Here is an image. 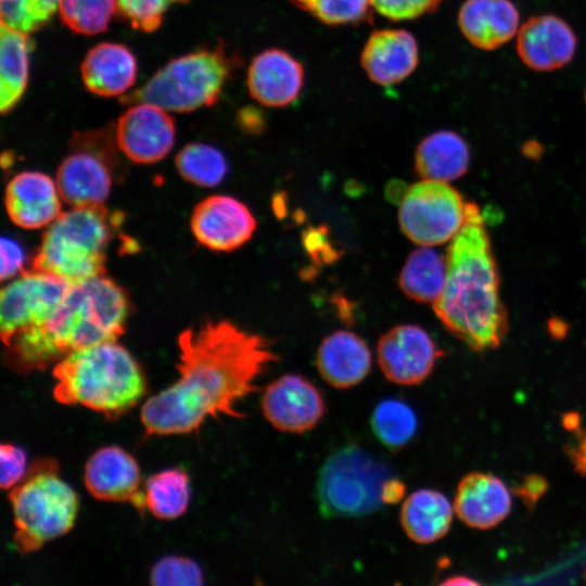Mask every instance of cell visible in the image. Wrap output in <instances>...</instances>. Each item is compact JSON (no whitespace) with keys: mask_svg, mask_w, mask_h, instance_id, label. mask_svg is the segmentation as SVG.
Here are the masks:
<instances>
[{"mask_svg":"<svg viewBox=\"0 0 586 586\" xmlns=\"http://www.w3.org/2000/svg\"><path fill=\"white\" fill-rule=\"evenodd\" d=\"M520 11L511 0H464L457 13L461 35L474 48L494 51L515 38Z\"/></svg>","mask_w":586,"mask_h":586,"instance_id":"21","label":"cell"},{"mask_svg":"<svg viewBox=\"0 0 586 586\" xmlns=\"http://www.w3.org/2000/svg\"><path fill=\"white\" fill-rule=\"evenodd\" d=\"M84 482L95 499L131 502L140 511L145 509L139 464L120 447L105 446L95 450L86 462Z\"/></svg>","mask_w":586,"mask_h":586,"instance_id":"17","label":"cell"},{"mask_svg":"<svg viewBox=\"0 0 586 586\" xmlns=\"http://www.w3.org/2000/svg\"><path fill=\"white\" fill-rule=\"evenodd\" d=\"M372 366L371 351L358 334L339 330L326 336L318 347L316 367L332 387L347 390L361 383Z\"/></svg>","mask_w":586,"mask_h":586,"instance_id":"23","label":"cell"},{"mask_svg":"<svg viewBox=\"0 0 586 586\" xmlns=\"http://www.w3.org/2000/svg\"><path fill=\"white\" fill-rule=\"evenodd\" d=\"M58 7L59 0H0L1 23L30 34L43 27Z\"/></svg>","mask_w":586,"mask_h":586,"instance_id":"34","label":"cell"},{"mask_svg":"<svg viewBox=\"0 0 586 586\" xmlns=\"http://www.w3.org/2000/svg\"><path fill=\"white\" fill-rule=\"evenodd\" d=\"M260 409L276 430L303 434L321 421L326 413V402L311 381L301 374L286 373L265 387Z\"/></svg>","mask_w":586,"mask_h":586,"instance_id":"12","label":"cell"},{"mask_svg":"<svg viewBox=\"0 0 586 586\" xmlns=\"http://www.w3.org/2000/svg\"><path fill=\"white\" fill-rule=\"evenodd\" d=\"M446 0H370L372 9L391 21H412L434 13Z\"/></svg>","mask_w":586,"mask_h":586,"instance_id":"37","label":"cell"},{"mask_svg":"<svg viewBox=\"0 0 586 586\" xmlns=\"http://www.w3.org/2000/svg\"><path fill=\"white\" fill-rule=\"evenodd\" d=\"M419 46L415 36L400 28L373 30L360 53V65L368 78L382 87L403 82L418 67Z\"/></svg>","mask_w":586,"mask_h":586,"instance_id":"19","label":"cell"},{"mask_svg":"<svg viewBox=\"0 0 586 586\" xmlns=\"http://www.w3.org/2000/svg\"><path fill=\"white\" fill-rule=\"evenodd\" d=\"M370 425L373 435L384 447L397 451L415 437L418 419L415 410L406 402L385 398L373 408Z\"/></svg>","mask_w":586,"mask_h":586,"instance_id":"30","label":"cell"},{"mask_svg":"<svg viewBox=\"0 0 586 586\" xmlns=\"http://www.w3.org/2000/svg\"><path fill=\"white\" fill-rule=\"evenodd\" d=\"M578 38L573 27L556 14H538L521 24L515 50L531 71L546 73L566 66L574 59Z\"/></svg>","mask_w":586,"mask_h":586,"instance_id":"15","label":"cell"},{"mask_svg":"<svg viewBox=\"0 0 586 586\" xmlns=\"http://www.w3.org/2000/svg\"><path fill=\"white\" fill-rule=\"evenodd\" d=\"M584 576H585V578H586V570H585V572H584Z\"/></svg>","mask_w":586,"mask_h":586,"instance_id":"47","label":"cell"},{"mask_svg":"<svg viewBox=\"0 0 586 586\" xmlns=\"http://www.w3.org/2000/svg\"><path fill=\"white\" fill-rule=\"evenodd\" d=\"M442 585H479V582L463 575H454L441 583Z\"/></svg>","mask_w":586,"mask_h":586,"instance_id":"44","label":"cell"},{"mask_svg":"<svg viewBox=\"0 0 586 586\" xmlns=\"http://www.w3.org/2000/svg\"><path fill=\"white\" fill-rule=\"evenodd\" d=\"M53 397L116 416L132 408L145 393L142 370L116 341L74 351L53 367Z\"/></svg>","mask_w":586,"mask_h":586,"instance_id":"4","label":"cell"},{"mask_svg":"<svg viewBox=\"0 0 586 586\" xmlns=\"http://www.w3.org/2000/svg\"><path fill=\"white\" fill-rule=\"evenodd\" d=\"M128 313L126 293L104 275L71 283L47 322L20 331L5 343L7 359L12 367L30 371L74 351L116 341Z\"/></svg>","mask_w":586,"mask_h":586,"instance_id":"3","label":"cell"},{"mask_svg":"<svg viewBox=\"0 0 586 586\" xmlns=\"http://www.w3.org/2000/svg\"><path fill=\"white\" fill-rule=\"evenodd\" d=\"M25 264V253L23 247L10 237L1 238V280L14 278L21 275Z\"/></svg>","mask_w":586,"mask_h":586,"instance_id":"39","label":"cell"},{"mask_svg":"<svg viewBox=\"0 0 586 586\" xmlns=\"http://www.w3.org/2000/svg\"><path fill=\"white\" fill-rule=\"evenodd\" d=\"M391 468L357 444L334 450L322 462L315 486L318 509L324 518H360L385 507L383 485Z\"/></svg>","mask_w":586,"mask_h":586,"instance_id":"8","label":"cell"},{"mask_svg":"<svg viewBox=\"0 0 586 586\" xmlns=\"http://www.w3.org/2000/svg\"><path fill=\"white\" fill-rule=\"evenodd\" d=\"M300 10L329 26H347L370 23V0H290Z\"/></svg>","mask_w":586,"mask_h":586,"instance_id":"33","label":"cell"},{"mask_svg":"<svg viewBox=\"0 0 586 586\" xmlns=\"http://www.w3.org/2000/svg\"><path fill=\"white\" fill-rule=\"evenodd\" d=\"M406 486L399 477L393 475L386 480L382 489L384 505H393L403 499Z\"/></svg>","mask_w":586,"mask_h":586,"instance_id":"43","label":"cell"},{"mask_svg":"<svg viewBox=\"0 0 586 586\" xmlns=\"http://www.w3.org/2000/svg\"><path fill=\"white\" fill-rule=\"evenodd\" d=\"M511 504L510 492L499 477L471 472L458 483L454 509L468 526L487 530L506 519Z\"/></svg>","mask_w":586,"mask_h":586,"instance_id":"22","label":"cell"},{"mask_svg":"<svg viewBox=\"0 0 586 586\" xmlns=\"http://www.w3.org/2000/svg\"><path fill=\"white\" fill-rule=\"evenodd\" d=\"M178 379L148 398L140 419L148 435L198 430L206 419L243 418L239 405L278 360L270 343L229 320L207 321L178 339Z\"/></svg>","mask_w":586,"mask_h":586,"instance_id":"1","label":"cell"},{"mask_svg":"<svg viewBox=\"0 0 586 586\" xmlns=\"http://www.w3.org/2000/svg\"><path fill=\"white\" fill-rule=\"evenodd\" d=\"M55 180L40 171H22L7 184L4 205L11 221L34 230L48 227L62 213Z\"/></svg>","mask_w":586,"mask_h":586,"instance_id":"20","label":"cell"},{"mask_svg":"<svg viewBox=\"0 0 586 586\" xmlns=\"http://www.w3.org/2000/svg\"><path fill=\"white\" fill-rule=\"evenodd\" d=\"M142 492L148 511L157 519L174 520L188 509L190 480L181 469H166L152 474Z\"/></svg>","mask_w":586,"mask_h":586,"instance_id":"29","label":"cell"},{"mask_svg":"<svg viewBox=\"0 0 586 586\" xmlns=\"http://www.w3.org/2000/svg\"><path fill=\"white\" fill-rule=\"evenodd\" d=\"M9 499L12 506L13 543L21 553L39 550L50 540L66 534L78 512V496L58 475L50 461L31 468L15 485Z\"/></svg>","mask_w":586,"mask_h":586,"instance_id":"7","label":"cell"},{"mask_svg":"<svg viewBox=\"0 0 586 586\" xmlns=\"http://www.w3.org/2000/svg\"><path fill=\"white\" fill-rule=\"evenodd\" d=\"M446 278V257L423 246L408 256L399 273V288L411 300L420 303H435L440 297Z\"/></svg>","mask_w":586,"mask_h":586,"instance_id":"28","label":"cell"},{"mask_svg":"<svg viewBox=\"0 0 586 586\" xmlns=\"http://www.w3.org/2000/svg\"><path fill=\"white\" fill-rule=\"evenodd\" d=\"M120 225V214L104 204L71 207L47 227L31 268L69 283L104 275Z\"/></svg>","mask_w":586,"mask_h":586,"instance_id":"5","label":"cell"},{"mask_svg":"<svg viewBox=\"0 0 586 586\" xmlns=\"http://www.w3.org/2000/svg\"><path fill=\"white\" fill-rule=\"evenodd\" d=\"M88 91L100 97H116L135 85L138 64L133 53L123 43L101 42L92 47L80 66Z\"/></svg>","mask_w":586,"mask_h":586,"instance_id":"24","label":"cell"},{"mask_svg":"<svg viewBox=\"0 0 586 586\" xmlns=\"http://www.w3.org/2000/svg\"><path fill=\"white\" fill-rule=\"evenodd\" d=\"M304 82L303 64L280 48H268L256 54L246 72L250 95L267 107H285L294 103Z\"/></svg>","mask_w":586,"mask_h":586,"instance_id":"18","label":"cell"},{"mask_svg":"<svg viewBox=\"0 0 586 586\" xmlns=\"http://www.w3.org/2000/svg\"><path fill=\"white\" fill-rule=\"evenodd\" d=\"M204 582L200 565L181 556H167L151 569L150 583L157 586H198Z\"/></svg>","mask_w":586,"mask_h":586,"instance_id":"36","label":"cell"},{"mask_svg":"<svg viewBox=\"0 0 586 586\" xmlns=\"http://www.w3.org/2000/svg\"><path fill=\"white\" fill-rule=\"evenodd\" d=\"M71 283L48 272L30 269L7 284L0 297L1 339L42 326L56 310Z\"/></svg>","mask_w":586,"mask_h":586,"instance_id":"11","label":"cell"},{"mask_svg":"<svg viewBox=\"0 0 586 586\" xmlns=\"http://www.w3.org/2000/svg\"><path fill=\"white\" fill-rule=\"evenodd\" d=\"M469 203L447 182L423 179L409 187L398 211L404 234L421 246L441 245L463 227Z\"/></svg>","mask_w":586,"mask_h":586,"instance_id":"9","label":"cell"},{"mask_svg":"<svg viewBox=\"0 0 586 586\" xmlns=\"http://www.w3.org/2000/svg\"><path fill=\"white\" fill-rule=\"evenodd\" d=\"M29 34L0 26V111L11 112L22 99L29 76Z\"/></svg>","mask_w":586,"mask_h":586,"instance_id":"27","label":"cell"},{"mask_svg":"<svg viewBox=\"0 0 586 586\" xmlns=\"http://www.w3.org/2000/svg\"><path fill=\"white\" fill-rule=\"evenodd\" d=\"M442 354L431 335L415 324L390 329L380 337L377 347L378 364L383 375L403 386L425 381Z\"/></svg>","mask_w":586,"mask_h":586,"instance_id":"13","label":"cell"},{"mask_svg":"<svg viewBox=\"0 0 586 586\" xmlns=\"http://www.w3.org/2000/svg\"><path fill=\"white\" fill-rule=\"evenodd\" d=\"M584 100H585V104H586V86H585V91H584Z\"/></svg>","mask_w":586,"mask_h":586,"instance_id":"46","label":"cell"},{"mask_svg":"<svg viewBox=\"0 0 586 586\" xmlns=\"http://www.w3.org/2000/svg\"><path fill=\"white\" fill-rule=\"evenodd\" d=\"M189 0H116L117 13L137 30L152 33L163 23L168 9Z\"/></svg>","mask_w":586,"mask_h":586,"instance_id":"35","label":"cell"},{"mask_svg":"<svg viewBox=\"0 0 586 586\" xmlns=\"http://www.w3.org/2000/svg\"><path fill=\"white\" fill-rule=\"evenodd\" d=\"M221 47L199 49L167 62L142 86L125 93V104L151 103L167 112L189 113L214 105L232 72Z\"/></svg>","mask_w":586,"mask_h":586,"instance_id":"6","label":"cell"},{"mask_svg":"<svg viewBox=\"0 0 586 586\" xmlns=\"http://www.w3.org/2000/svg\"><path fill=\"white\" fill-rule=\"evenodd\" d=\"M73 151L62 161L55 182L60 196L71 207L102 205L112 188L113 148L105 133H79Z\"/></svg>","mask_w":586,"mask_h":586,"instance_id":"10","label":"cell"},{"mask_svg":"<svg viewBox=\"0 0 586 586\" xmlns=\"http://www.w3.org/2000/svg\"><path fill=\"white\" fill-rule=\"evenodd\" d=\"M114 139L118 150L131 162L154 164L174 145L175 120L169 112L157 105L130 104L116 122Z\"/></svg>","mask_w":586,"mask_h":586,"instance_id":"14","label":"cell"},{"mask_svg":"<svg viewBox=\"0 0 586 586\" xmlns=\"http://www.w3.org/2000/svg\"><path fill=\"white\" fill-rule=\"evenodd\" d=\"M470 164L467 141L454 130H437L419 143L416 171L423 179L451 181L463 176Z\"/></svg>","mask_w":586,"mask_h":586,"instance_id":"26","label":"cell"},{"mask_svg":"<svg viewBox=\"0 0 586 586\" xmlns=\"http://www.w3.org/2000/svg\"><path fill=\"white\" fill-rule=\"evenodd\" d=\"M454 508L441 492L421 488L408 495L400 508L399 521L407 537L417 544H431L449 531Z\"/></svg>","mask_w":586,"mask_h":586,"instance_id":"25","label":"cell"},{"mask_svg":"<svg viewBox=\"0 0 586 586\" xmlns=\"http://www.w3.org/2000/svg\"><path fill=\"white\" fill-rule=\"evenodd\" d=\"M190 227L203 246L217 252H231L251 240L256 220L239 200L216 194L202 200L193 208Z\"/></svg>","mask_w":586,"mask_h":586,"instance_id":"16","label":"cell"},{"mask_svg":"<svg viewBox=\"0 0 586 586\" xmlns=\"http://www.w3.org/2000/svg\"><path fill=\"white\" fill-rule=\"evenodd\" d=\"M175 165L179 175L198 187H215L225 178L228 165L224 154L215 146L192 142L176 155Z\"/></svg>","mask_w":586,"mask_h":586,"instance_id":"31","label":"cell"},{"mask_svg":"<svg viewBox=\"0 0 586 586\" xmlns=\"http://www.w3.org/2000/svg\"><path fill=\"white\" fill-rule=\"evenodd\" d=\"M2 489L13 488L26 474V454L13 444L5 443L0 446Z\"/></svg>","mask_w":586,"mask_h":586,"instance_id":"38","label":"cell"},{"mask_svg":"<svg viewBox=\"0 0 586 586\" xmlns=\"http://www.w3.org/2000/svg\"><path fill=\"white\" fill-rule=\"evenodd\" d=\"M445 328L476 352L497 347L508 328L485 219L469 203L467 220L446 254V278L434 303Z\"/></svg>","mask_w":586,"mask_h":586,"instance_id":"2","label":"cell"},{"mask_svg":"<svg viewBox=\"0 0 586 586\" xmlns=\"http://www.w3.org/2000/svg\"><path fill=\"white\" fill-rule=\"evenodd\" d=\"M547 488L548 483L545 477L539 474H526L515 484L513 492L528 509H534Z\"/></svg>","mask_w":586,"mask_h":586,"instance_id":"40","label":"cell"},{"mask_svg":"<svg viewBox=\"0 0 586 586\" xmlns=\"http://www.w3.org/2000/svg\"><path fill=\"white\" fill-rule=\"evenodd\" d=\"M563 421H564V426H566L570 430H576L579 423L577 415L575 413L566 415Z\"/></svg>","mask_w":586,"mask_h":586,"instance_id":"45","label":"cell"},{"mask_svg":"<svg viewBox=\"0 0 586 586\" xmlns=\"http://www.w3.org/2000/svg\"><path fill=\"white\" fill-rule=\"evenodd\" d=\"M574 470L586 475V429L578 431L576 437L565 446Z\"/></svg>","mask_w":586,"mask_h":586,"instance_id":"42","label":"cell"},{"mask_svg":"<svg viewBox=\"0 0 586 586\" xmlns=\"http://www.w3.org/2000/svg\"><path fill=\"white\" fill-rule=\"evenodd\" d=\"M59 15L63 24L80 35L105 31L117 13L116 0H59Z\"/></svg>","mask_w":586,"mask_h":586,"instance_id":"32","label":"cell"},{"mask_svg":"<svg viewBox=\"0 0 586 586\" xmlns=\"http://www.w3.org/2000/svg\"><path fill=\"white\" fill-rule=\"evenodd\" d=\"M237 122L244 131L250 133H258L266 126L263 111L252 105L241 107L237 114Z\"/></svg>","mask_w":586,"mask_h":586,"instance_id":"41","label":"cell"}]
</instances>
